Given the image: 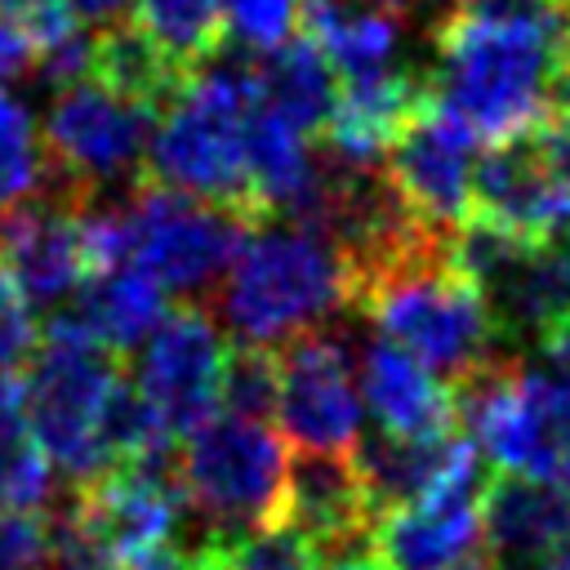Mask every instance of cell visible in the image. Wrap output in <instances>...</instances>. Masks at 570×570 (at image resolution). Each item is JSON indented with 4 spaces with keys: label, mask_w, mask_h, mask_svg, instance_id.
I'll list each match as a JSON object with an SVG mask.
<instances>
[{
    "label": "cell",
    "mask_w": 570,
    "mask_h": 570,
    "mask_svg": "<svg viewBox=\"0 0 570 570\" xmlns=\"http://www.w3.org/2000/svg\"><path fill=\"white\" fill-rule=\"evenodd\" d=\"M530 570H570V539H561V543H552Z\"/></svg>",
    "instance_id": "cell-38"
},
{
    "label": "cell",
    "mask_w": 570,
    "mask_h": 570,
    "mask_svg": "<svg viewBox=\"0 0 570 570\" xmlns=\"http://www.w3.org/2000/svg\"><path fill=\"white\" fill-rule=\"evenodd\" d=\"M347 312H361L445 387L503 352L476 285L450 258V232H428L374 267L361 285H352Z\"/></svg>",
    "instance_id": "cell-2"
},
{
    "label": "cell",
    "mask_w": 570,
    "mask_h": 570,
    "mask_svg": "<svg viewBox=\"0 0 570 570\" xmlns=\"http://www.w3.org/2000/svg\"><path fill=\"white\" fill-rule=\"evenodd\" d=\"M423 98V76L410 67H374L356 76H338L334 111L316 142L347 160H379L396 125L410 116V107Z\"/></svg>",
    "instance_id": "cell-19"
},
{
    "label": "cell",
    "mask_w": 570,
    "mask_h": 570,
    "mask_svg": "<svg viewBox=\"0 0 570 570\" xmlns=\"http://www.w3.org/2000/svg\"><path fill=\"white\" fill-rule=\"evenodd\" d=\"M566 4V36H570V0H561Z\"/></svg>",
    "instance_id": "cell-40"
},
{
    "label": "cell",
    "mask_w": 570,
    "mask_h": 570,
    "mask_svg": "<svg viewBox=\"0 0 570 570\" xmlns=\"http://www.w3.org/2000/svg\"><path fill=\"white\" fill-rule=\"evenodd\" d=\"M125 570H187V552H178V548L160 543V548H151V552L134 557Z\"/></svg>",
    "instance_id": "cell-35"
},
{
    "label": "cell",
    "mask_w": 570,
    "mask_h": 570,
    "mask_svg": "<svg viewBox=\"0 0 570 570\" xmlns=\"http://www.w3.org/2000/svg\"><path fill=\"white\" fill-rule=\"evenodd\" d=\"M281 525H289L316 561H334L370 543L374 508L347 450H294L285 463Z\"/></svg>",
    "instance_id": "cell-15"
},
{
    "label": "cell",
    "mask_w": 570,
    "mask_h": 570,
    "mask_svg": "<svg viewBox=\"0 0 570 570\" xmlns=\"http://www.w3.org/2000/svg\"><path fill=\"white\" fill-rule=\"evenodd\" d=\"M476 138L428 98L410 107V116L396 125V134L387 138L379 165L387 174V183L396 187V196L405 200V209L428 223V227H459L472 209V160H476Z\"/></svg>",
    "instance_id": "cell-11"
},
{
    "label": "cell",
    "mask_w": 570,
    "mask_h": 570,
    "mask_svg": "<svg viewBox=\"0 0 570 570\" xmlns=\"http://www.w3.org/2000/svg\"><path fill=\"white\" fill-rule=\"evenodd\" d=\"M40 134L31 125V111L0 89V209L27 196L40 183Z\"/></svg>",
    "instance_id": "cell-27"
},
{
    "label": "cell",
    "mask_w": 570,
    "mask_h": 570,
    "mask_svg": "<svg viewBox=\"0 0 570 570\" xmlns=\"http://www.w3.org/2000/svg\"><path fill=\"white\" fill-rule=\"evenodd\" d=\"M361 405H370L374 423L396 436H436L459 428L450 387L383 334L361 352Z\"/></svg>",
    "instance_id": "cell-18"
},
{
    "label": "cell",
    "mask_w": 570,
    "mask_h": 570,
    "mask_svg": "<svg viewBox=\"0 0 570 570\" xmlns=\"http://www.w3.org/2000/svg\"><path fill=\"white\" fill-rule=\"evenodd\" d=\"M49 459L22 419V374H0V512L45 508Z\"/></svg>",
    "instance_id": "cell-24"
},
{
    "label": "cell",
    "mask_w": 570,
    "mask_h": 570,
    "mask_svg": "<svg viewBox=\"0 0 570 570\" xmlns=\"http://www.w3.org/2000/svg\"><path fill=\"white\" fill-rule=\"evenodd\" d=\"M223 22H227V40L245 45L258 58L294 36L298 0H223Z\"/></svg>",
    "instance_id": "cell-29"
},
{
    "label": "cell",
    "mask_w": 570,
    "mask_h": 570,
    "mask_svg": "<svg viewBox=\"0 0 570 570\" xmlns=\"http://www.w3.org/2000/svg\"><path fill=\"white\" fill-rule=\"evenodd\" d=\"M187 570H232V561H227L223 543L205 539L200 548H191V552H187Z\"/></svg>",
    "instance_id": "cell-36"
},
{
    "label": "cell",
    "mask_w": 570,
    "mask_h": 570,
    "mask_svg": "<svg viewBox=\"0 0 570 570\" xmlns=\"http://www.w3.org/2000/svg\"><path fill=\"white\" fill-rule=\"evenodd\" d=\"M285 436L263 419L218 410L178 445L183 503L209 525V539H236L281 525L285 503Z\"/></svg>",
    "instance_id": "cell-5"
},
{
    "label": "cell",
    "mask_w": 570,
    "mask_h": 570,
    "mask_svg": "<svg viewBox=\"0 0 570 570\" xmlns=\"http://www.w3.org/2000/svg\"><path fill=\"white\" fill-rule=\"evenodd\" d=\"M272 405H276V352L272 347H258V343L227 338L218 410L267 423L272 419Z\"/></svg>",
    "instance_id": "cell-25"
},
{
    "label": "cell",
    "mask_w": 570,
    "mask_h": 570,
    "mask_svg": "<svg viewBox=\"0 0 570 570\" xmlns=\"http://www.w3.org/2000/svg\"><path fill=\"white\" fill-rule=\"evenodd\" d=\"M276 352V405L285 445L294 450H347L365 423L356 392V361L334 330H303Z\"/></svg>",
    "instance_id": "cell-10"
},
{
    "label": "cell",
    "mask_w": 570,
    "mask_h": 570,
    "mask_svg": "<svg viewBox=\"0 0 570 570\" xmlns=\"http://www.w3.org/2000/svg\"><path fill=\"white\" fill-rule=\"evenodd\" d=\"M525 240H570V187L548 169L539 138L481 147L472 160V209Z\"/></svg>",
    "instance_id": "cell-14"
},
{
    "label": "cell",
    "mask_w": 570,
    "mask_h": 570,
    "mask_svg": "<svg viewBox=\"0 0 570 570\" xmlns=\"http://www.w3.org/2000/svg\"><path fill=\"white\" fill-rule=\"evenodd\" d=\"M31 62H36L31 45H27V40L18 36V27L0 13V80H18V76H27Z\"/></svg>",
    "instance_id": "cell-33"
},
{
    "label": "cell",
    "mask_w": 570,
    "mask_h": 570,
    "mask_svg": "<svg viewBox=\"0 0 570 570\" xmlns=\"http://www.w3.org/2000/svg\"><path fill=\"white\" fill-rule=\"evenodd\" d=\"M254 85H258L254 102L263 111H272L276 120H285L303 138H321V129L334 111V98H338L334 62L298 31L254 58Z\"/></svg>",
    "instance_id": "cell-22"
},
{
    "label": "cell",
    "mask_w": 570,
    "mask_h": 570,
    "mask_svg": "<svg viewBox=\"0 0 570 570\" xmlns=\"http://www.w3.org/2000/svg\"><path fill=\"white\" fill-rule=\"evenodd\" d=\"M129 18L187 71L227 49L223 0H134Z\"/></svg>",
    "instance_id": "cell-23"
},
{
    "label": "cell",
    "mask_w": 570,
    "mask_h": 570,
    "mask_svg": "<svg viewBox=\"0 0 570 570\" xmlns=\"http://www.w3.org/2000/svg\"><path fill=\"white\" fill-rule=\"evenodd\" d=\"M476 521L494 570H530L552 543L570 539V494L521 472H490Z\"/></svg>",
    "instance_id": "cell-17"
},
{
    "label": "cell",
    "mask_w": 570,
    "mask_h": 570,
    "mask_svg": "<svg viewBox=\"0 0 570 570\" xmlns=\"http://www.w3.org/2000/svg\"><path fill=\"white\" fill-rule=\"evenodd\" d=\"M0 13L18 27V36L31 45L36 58L80 31V27H76L80 13H76L71 0H0Z\"/></svg>",
    "instance_id": "cell-30"
},
{
    "label": "cell",
    "mask_w": 570,
    "mask_h": 570,
    "mask_svg": "<svg viewBox=\"0 0 570 570\" xmlns=\"http://www.w3.org/2000/svg\"><path fill=\"white\" fill-rule=\"evenodd\" d=\"M0 272L31 307H58L89 276L80 245V205L31 187L0 209Z\"/></svg>",
    "instance_id": "cell-13"
},
{
    "label": "cell",
    "mask_w": 570,
    "mask_h": 570,
    "mask_svg": "<svg viewBox=\"0 0 570 570\" xmlns=\"http://www.w3.org/2000/svg\"><path fill=\"white\" fill-rule=\"evenodd\" d=\"M125 374V356L89 338L62 307L40 325V343L22 370V419L71 485L102 472L94 450V419L107 387Z\"/></svg>",
    "instance_id": "cell-6"
},
{
    "label": "cell",
    "mask_w": 570,
    "mask_h": 570,
    "mask_svg": "<svg viewBox=\"0 0 570 570\" xmlns=\"http://www.w3.org/2000/svg\"><path fill=\"white\" fill-rule=\"evenodd\" d=\"M254 98H258L254 53L249 58L214 53L156 116L138 174H147L160 187L187 191L205 205H218L245 218L249 227L267 223L245 156V120Z\"/></svg>",
    "instance_id": "cell-3"
},
{
    "label": "cell",
    "mask_w": 570,
    "mask_h": 570,
    "mask_svg": "<svg viewBox=\"0 0 570 570\" xmlns=\"http://www.w3.org/2000/svg\"><path fill=\"white\" fill-rule=\"evenodd\" d=\"M539 347H543V352H548V361H552V365H557V370L570 379V307H566V312H561V316H557V321L543 330Z\"/></svg>",
    "instance_id": "cell-34"
},
{
    "label": "cell",
    "mask_w": 570,
    "mask_h": 570,
    "mask_svg": "<svg viewBox=\"0 0 570 570\" xmlns=\"http://www.w3.org/2000/svg\"><path fill=\"white\" fill-rule=\"evenodd\" d=\"M223 552H227L232 570H316L321 566L316 552L289 525H267V530L223 539Z\"/></svg>",
    "instance_id": "cell-28"
},
{
    "label": "cell",
    "mask_w": 570,
    "mask_h": 570,
    "mask_svg": "<svg viewBox=\"0 0 570 570\" xmlns=\"http://www.w3.org/2000/svg\"><path fill=\"white\" fill-rule=\"evenodd\" d=\"M85 80H94V85L111 89L116 98L138 102V107L160 116L174 102V94L191 80V71L178 58H169L129 13H116L89 31Z\"/></svg>",
    "instance_id": "cell-20"
},
{
    "label": "cell",
    "mask_w": 570,
    "mask_h": 570,
    "mask_svg": "<svg viewBox=\"0 0 570 570\" xmlns=\"http://www.w3.org/2000/svg\"><path fill=\"white\" fill-rule=\"evenodd\" d=\"M125 209H129V263H138L165 294H183V298L214 289L249 232L245 218L205 205L187 191L160 187L147 174L129 178Z\"/></svg>",
    "instance_id": "cell-8"
},
{
    "label": "cell",
    "mask_w": 570,
    "mask_h": 570,
    "mask_svg": "<svg viewBox=\"0 0 570 570\" xmlns=\"http://www.w3.org/2000/svg\"><path fill=\"white\" fill-rule=\"evenodd\" d=\"M45 557V508L0 512V570H40Z\"/></svg>",
    "instance_id": "cell-32"
},
{
    "label": "cell",
    "mask_w": 570,
    "mask_h": 570,
    "mask_svg": "<svg viewBox=\"0 0 570 570\" xmlns=\"http://www.w3.org/2000/svg\"><path fill=\"white\" fill-rule=\"evenodd\" d=\"M316 570H383L370 552H352V557H338V561H325V566H316Z\"/></svg>",
    "instance_id": "cell-39"
},
{
    "label": "cell",
    "mask_w": 570,
    "mask_h": 570,
    "mask_svg": "<svg viewBox=\"0 0 570 570\" xmlns=\"http://www.w3.org/2000/svg\"><path fill=\"white\" fill-rule=\"evenodd\" d=\"M218 321L236 343L276 347L347 312L343 267L330 240L294 218H267L245 232L214 285Z\"/></svg>",
    "instance_id": "cell-4"
},
{
    "label": "cell",
    "mask_w": 570,
    "mask_h": 570,
    "mask_svg": "<svg viewBox=\"0 0 570 570\" xmlns=\"http://www.w3.org/2000/svg\"><path fill=\"white\" fill-rule=\"evenodd\" d=\"M347 454L374 517H383L432 494L445 476H454L468 459H476V445L468 441L463 428H450L436 436H396L374 428V432H356Z\"/></svg>",
    "instance_id": "cell-16"
},
{
    "label": "cell",
    "mask_w": 570,
    "mask_h": 570,
    "mask_svg": "<svg viewBox=\"0 0 570 570\" xmlns=\"http://www.w3.org/2000/svg\"><path fill=\"white\" fill-rule=\"evenodd\" d=\"M428 45V98L445 107L481 147L534 134L548 120L552 71L570 58L566 22L481 18L459 9H436Z\"/></svg>",
    "instance_id": "cell-1"
},
{
    "label": "cell",
    "mask_w": 570,
    "mask_h": 570,
    "mask_svg": "<svg viewBox=\"0 0 570 570\" xmlns=\"http://www.w3.org/2000/svg\"><path fill=\"white\" fill-rule=\"evenodd\" d=\"M481 454L468 459L454 476H445L432 494L410 508L374 517L370 552L383 570H459L481 557V485H485Z\"/></svg>",
    "instance_id": "cell-12"
},
{
    "label": "cell",
    "mask_w": 570,
    "mask_h": 570,
    "mask_svg": "<svg viewBox=\"0 0 570 570\" xmlns=\"http://www.w3.org/2000/svg\"><path fill=\"white\" fill-rule=\"evenodd\" d=\"M156 111L116 98L94 80L62 85L40 129V183L76 205H89L111 183L134 178L147 156Z\"/></svg>",
    "instance_id": "cell-7"
},
{
    "label": "cell",
    "mask_w": 570,
    "mask_h": 570,
    "mask_svg": "<svg viewBox=\"0 0 570 570\" xmlns=\"http://www.w3.org/2000/svg\"><path fill=\"white\" fill-rule=\"evenodd\" d=\"M138 347L142 356L129 379L174 441H183L187 432H196L205 419L218 414L227 334L196 298L165 307V316Z\"/></svg>",
    "instance_id": "cell-9"
},
{
    "label": "cell",
    "mask_w": 570,
    "mask_h": 570,
    "mask_svg": "<svg viewBox=\"0 0 570 570\" xmlns=\"http://www.w3.org/2000/svg\"><path fill=\"white\" fill-rule=\"evenodd\" d=\"M62 312L107 352L129 356L165 316V289L138 263H116V267L89 272L71 289V307Z\"/></svg>",
    "instance_id": "cell-21"
},
{
    "label": "cell",
    "mask_w": 570,
    "mask_h": 570,
    "mask_svg": "<svg viewBox=\"0 0 570 570\" xmlns=\"http://www.w3.org/2000/svg\"><path fill=\"white\" fill-rule=\"evenodd\" d=\"M40 570H125V561L111 552V543L67 499L62 508L45 512V557H40Z\"/></svg>",
    "instance_id": "cell-26"
},
{
    "label": "cell",
    "mask_w": 570,
    "mask_h": 570,
    "mask_svg": "<svg viewBox=\"0 0 570 570\" xmlns=\"http://www.w3.org/2000/svg\"><path fill=\"white\" fill-rule=\"evenodd\" d=\"M76 4V13L80 18H94V22H102V18H116V13H125V4L129 0H71Z\"/></svg>",
    "instance_id": "cell-37"
},
{
    "label": "cell",
    "mask_w": 570,
    "mask_h": 570,
    "mask_svg": "<svg viewBox=\"0 0 570 570\" xmlns=\"http://www.w3.org/2000/svg\"><path fill=\"white\" fill-rule=\"evenodd\" d=\"M36 343H40V321L31 303L0 272V374H22Z\"/></svg>",
    "instance_id": "cell-31"
}]
</instances>
